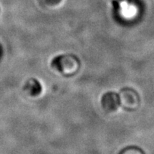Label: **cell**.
I'll use <instances>...</instances> for the list:
<instances>
[{"label":"cell","mask_w":154,"mask_h":154,"mask_svg":"<svg viewBox=\"0 0 154 154\" xmlns=\"http://www.w3.org/2000/svg\"><path fill=\"white\" fill-rule=\"evenodd\" d=\"M76 57L66 54V55H59L54 58L51 61V66L54 68L56 70L59 71L61 73H64L66 70H73L74 68Z\"/></svg>","instance_id":"6da1fadb"},{"label":"cell","mask_w":154,"mask_h":154,"mask_svg":"<svg viewBox=\"0 0 154 154\" xmlns=\"http://www.w3.org/2000/svg\"><path fill=\"white\" fill-rule=\"evenodd\" d=\"M101 106L107 112L116 111L121 106V97L119 94L113 91H109L102 96Z\"/></svg>","instance_id":"7a4b0ae2"},{"label":"cell","mask_w":154,"mask_h":154,"mask_svg":"<svg viewBox=\"0 0 154 154\" xmlns=\"http://www.w3.org/2000/svg\"><path fill=\"white\" fill-rule=\"evenodd\" d=\"M26 88L29 93L32 96H37L42 91V86L41 83L36 79H31L28 81Z\"/></svg>","instance_id":"3957f363"},{"label":"cell","mask_w":154,"mask_h":154,"mask_svg":"<svg viewBox=\"0 0 154 154\" xmlns=\"http://www.w3.org/2000/svg\"><path fill=\"white\" fill-rule=\"evenodd\" d=\"M64 1L65 0H40V3L45 8L50 10H55L62 7Z\"/></svg>","instance_id":"277c9868"},{"label":"cell","mask_w":154,"mask_h":154,"mask_svg":"<svg viewBox=\"0 0 154 154\" xmlns=\"http://www.w3.org/2000/svg\"><path fill=\"white\" fill-rule=\"evenodd\" d=\"M119 154H145L144 152L140 149V148L134 147V146H131V147L125 148L122 150Z\"/></svg>","instance_id":"5b68a950"},{"label":"cell","mask_w":154,"mask_h":154,"mask_svg":"<svg viewBox=\"0 0 154 154\" xmlns=\"http://www.w3.org/2000/svg\"><path fill=\"white\" fill-rule=\"evenodd\" d=\"M113 1H115V2H121V1H123V0H113Z\"/></svg>","instance_id":"8992f818"}]
</instances>
